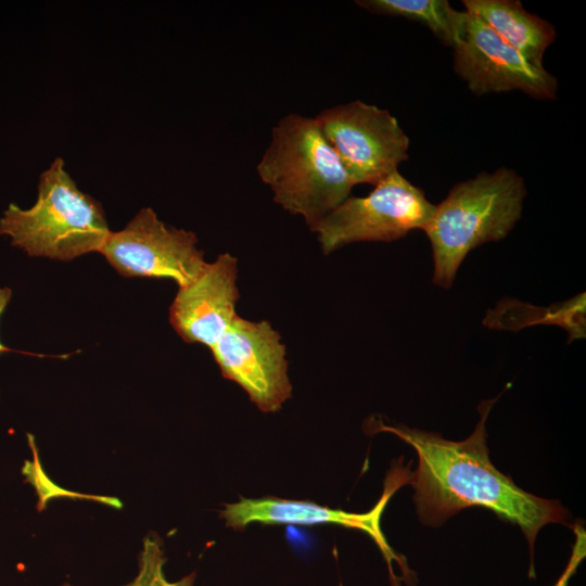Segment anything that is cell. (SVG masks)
<instances>
[{"instance_id": "cell-8", "label": "cell", "mask_w": 586, "mask_h": 586, "mask_svg": "<svg viewBox=\"0 0 586 586\" xmlns=\"http://www.w3.org/2000/svg\"><path fill=\"white\" fill-rule=\"evenodd\" d=\"M411 473L397 468L386 477L383 494L377 505L367 513L347 512L318 505L310 500H296L264 496L259 498L241 497L238 501L225 504L219 517L226 526L235 531H243L252 523L260 524H292L317 525L334 524L368 534L381 550L391 576L392 586H400L395 576L393 562H396L405 576L406 583L415 574L408 568L405 558L397 555L387 544L381 530V517L386 504L393 494L404 484L410 483Z\"/></svg>"}, {"instance_id": "cell-14", "label": "cell", "mask_w": 586, "mask_h": 586, "mask_svg": "<svg viewBox=\"0 0 586 586\" xmlns=\"http://www.w3.org/2000/svg\"><path fill=\"white\" fill-rule=\"evenodd\" d=\"M165 562L162 538L156 533H149L143 538L138 556V573L132 581L123 586H194L195 572L176 582L168 581L164 574Z\"/></svg>"}, {"instance_id": "cell-3", "label": "cell", "mask_w": 586, "mask_h": 586, "mask_svg": "<svg viewBox=\"0 0 586 586\" xmlns=\"http://www.w3.org/2000/svg\"><path fill=\"white\" fill-rule=\"evenodd\" d=\"M256 170L273 201L302 216L310 231L355 186L315 118L298 114L279 119Z\"/></svg>"}, {"instance_id": "cell-7", "label": "cell", "mask_w": 586, "mask_h": 586, "mask_svg": "<svg viewBox=\"0 0 586 586\" xmlns=\"http://www.w3.org/2000/svg\"><path fill=\"white\" fill-rule=\"evenodd\" d=\"M194 232L166 226L153 208H141L119 231H112L100 253L126 278L193 282L207 262Z\"/></svg>"}, {"instance_id": "cell-10", "label": "cell", "mask_w": 586, "mask_h": 586, "mask_svg": "<svg viewBox=\"0 0 586 586\" xmlns=\"http://www.w3.org/2000/svg\"><path fill=\"white\" fill-rule=\"evenodd\" d=\"M466 13L464 34L453 48L454 69L471 92L482 95L520 90L540 100L557 97L553 75L531 63L479 17Z\"/></svg>"}, {"instance_id": "cell-12", "label": "cell", "mask_w": 586, "mask_h": 586, "mask_svg": "<svg viewBox=\"0 0 586 586\" xmlns=\"http://www.w3.org/2000/svg\"><path fill=\"white\" fill-rule=\"evenodd\" d=\"M462 4L531 63L544 66V53L557 36L552 24L517 0H463Z\"/></svg>"}, {"instance_id": "cell-4", "label": "cell", "mask_w": 586, "mask_h": 586, "mask_svg": "<svg viewBox=\"0 0 586 586\" xmlns=\"http://www.w3.org/2000/svg\"><path fill=\"white\" fill-rule=\"evenodd\" d=\"M37 189L31 207L8 206L0 218V234L30 257L68 262L100 253L112 232L105 212L78 188L63 158H54L41 173Z\"/></svg>"}, {"instance_id": "cell-9", "label": "cell", "mask_w": 586, "mask_h": 586, "mask_svg": "<svg viewBox=\"0 0 586 586\" xmlns=\"http://www.w3.org/2000/svg\"><path fill=\"white\" fill-rule=\"evenodd\" d=\"M224 378L240 385L263 412H276L292 396L285 346L266 321L237 316L211 348Z\"/></svg>"}, {"instance_id": "cell-11", "label": "cell", "mask_w": 586, "mask_h": 586, "mask_svg": "<svg viewBox=\"0 0 586 586\" xmlns=\"http://www.w3.org/2000/svg\"><path fill=\"white\" fill-rule=\"evenodd\" d=\"M237 275V258L224 253L207 263L193 282L178 288L169 306V322L186 343L211 349L231 326L240 297Z\"/></svg>"}, {"instance_id": "cell-17", "label": "cell", "mask_w": 586, "mask_h": 586, "mask_svg": "<svg viewBox=\"0 0 586 586\" xmlns=\"http://www.w3.org/2000/svg\"><path fill=\"white\" fill-rule=\"evenodd\" d=\"M60 586H72L69 583H63Z\"/></svg>"}, {"instance_id": "cell-5", "label": "cell", "mask_w": 586, "mask_h": 586, "mask_svg": "<svg viewBox=\"0 0 586 586\" xmlns=\"http://www.w3.org/2000/svg\"><path fill=\"white\" fill-rule=\"evenodd\" d=\"M435 205L398 170L366 196H349L311 231L328 255L361 241L391 242L415 229L424 230Z\"/></svg>"}, {"instance_id": "cell-6", "label": "cell", "mask_w": 586, "mask_h": 586, "mask_svg": "<svg viewBox=\"0 0 586 586\" xmlns=\"http://www.w3.org/2000/svg\"><path fill=\"white\" fill-rule=\"evenodd\" d=\"M314 118L355 186H375L409 158V138L387 110L354 100Z\"/></svg>"}, {"instance_id": "cell-2", "label": "cell", "mask_w": 586, "mask_h": 586, "mask_svg": "<svg viewBox=\"0 0 586 586\" xmlns=\"http://www.w3.org/2000/svg\"><path fill=\"white\" fill-rule=\"evenodd\" d=\"M523 178L501 167L455 184L423 230L432 246L433 282L448 289L473 249L505 239L521 218Z\"/></svg>"}, {"instance_id": "cell-15", "label": "cell", "mask_w": 586, "mask_h": 586, "mask_svg": "<svg viewBox=\"0 0 586 586\" xmlns=\"http://www.w3.org/2000/svg\"><path fill=\"white\" fill-rule=\"evenodd\" d=\"M575 542L572 546L570 560L561 576L553 586H568L570 578L574 575L577 566L586 556V532L582 525L574 526Z\"/></svg>"}, {"instance_id": "cell-1", "label": "cell", "mask_w": 586, "mask_h": 586, "mask_svg": "<svg viewBox=\"0 0 586 586\" xmlns=\"http://www.w3.org/2000/svg\"><path fill=\"white\" fill-rule=\"evenodd\" d=\"M496 400L481 403L480 421L464 441H448L403 424L379 422L375 431L395 434L416 450L419 463L410 484L423 523L440 524L467 507L479 506L519 525L533 550L539 530L549 523H563L568 513L559 502L521 489L492 464L485 426Z\"/></svg>"}, {"instance_id": "cell-16", "label": "cell", "mask_w": 586, "mask_h": 586, "mask_svg": "<svg viewBox=\"0 0 586 586\" xmlns=\"http://www.w3.org/2000/svg\"><path fill=\"white\" fill-rule=\"evenodd\" d=\"M11 297H12V290L10 288L0 286V317L4 313L8 304L10 303ZM13 352L43 357L42 355H38V354H28V353H24V352H20V351H14V349L3 345L1 343V341H0V354H2V353H13Z\"/></svg>"}, {"instance_id": "cell-13", "label": "cell", "mask_w": 586, "mask_h": 586, "mask_svg": "<svg viewBox=\"0 0 586 586\" xmlns=\"http://www.w3.org/2000/svg\"><path fill=\"white\" fill-rule=\"evenodd\" d=\"M355 3L371 13L416 21L450 48L464 34L466 11L454 9L447 0H357Z\"/></svg>"}]
</instances>
